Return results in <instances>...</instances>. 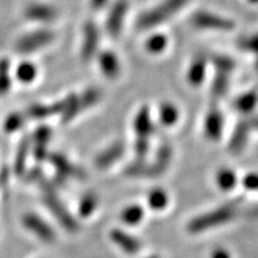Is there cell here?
<instances>
[{
  "instance_id": "11",
  "label": "cell",
  "mask_w": 258,
  "mask_h": 258,
  "mask_svg": "<svg viewBox=\"0 0 258 258\" xmlns=\"http://www.w3.org/2000/svg\"><path fill=\"white\" fill-rule=\"evenodd\" d=\"M51 139V129L47 125H41L35 131L31 139L32 152L37 160H44L48 157V145Z\"/></svg>"
},
{
  "instance_id": "29",
  "label": "cell",
  "mask_w": 258,
  "mask_h": 258,
  "mask_svg": "<svg viewBox=\"0 0 258 258\" xmlns=\"http://www.w3.org/2000/svg\"><path fill=\"white\" fill-rule=\"evenodd\" d=\"M97 203H98V198H97L96 194L93 192L86 194V195L82 199V201H80L79 214L84 218L90 217V215L95 212Z\"/></svg>"
},
{
  "instance_id": "3",
  "label": "cell",
  "mask_w": 258,
  "mask_h": 258,
  "mask_svg": "<svg viewBox=\"0 0 258 258\" xmlns=\"http://www.w3.org/2000/svg\"><path fill=\"white\" fill-rule=\"evenodd\" d=\"M189 0H164L156 8L145 12L138 19V28L140 30L154 28L161 23H165L169 18L175 16L180 9L188 4Z\"/></svg>"
},
{
  "instance_id": "9",
  "label": "cell",
  "mask_w": 258,
  "mask_h": 258,
  "mask_svg": "<svg viewBox=\"0 0 258 258\" xmlns=\"http://www.w3.org/2000/svg\"><path fill=\"white\" fill-rule=\"evenodd\" d=\"M25 18L37 23H50L57 17V10L51 5L47 4H30L24 10Z\"/></svg>"
},
{
  "instance_id": "37",
  "label": "cell",
  "mask_w": 258,
  "mask_h": 258,
  "mask_svg": "<svg viewBox=\"0 0 258 258\" xmlns=\"http://www.w3.org/2000/svg\"><path fill=\"white\" fill-rule=\"evenodd\" d=\"M106 4H108V0H91L90 2V5H91L92 10H95V11L103 9Z\"/></svg>"
},
{
  "instance_id": "31",
  "label": "cell",
  "mask_w": 258,
  "mask_h": 258,
  "mask_svg": "<svg viewBox=\"0 0 258 258\" xmlns=\"http://www.w3.org/2000/svg\"><path fill=\"white\" fill-rule=\"evenodd\" d=\"M228 74L219 73L217 74L212 84V95L215 98H221L228 89Z\"/></svg>"
},
{
  "instance_id": "14",
  "label": "cell",
  "mask_w": 258,
  "mask_h": 258,
  "mask_svg": "<svg viewBox=\"0 0 258 258\" xmlns=\"http://www.w3.org/2000/svg\"><path fill=\"white\" fill-rule=\"evenodd\" d=\"M124 145L122 143H114L104 151H102L95 159V165L98 169H106L115 164L124 153Z\"/></svg>"
},
{
  "instance_id": "41",
  "label": "cell",
  "mask_w": 258,
  "mask_h": 258,
  "mask_svg": "<svg viewBox=\"0 0 258 258\" xmlns=\"http://www.w3.org/2000/svg\"><path fill=\"white\" fill-rule=\"evenodd\" d=\"M250 3H253V4H258V0H249Z\"/></svg>"
},
{
  "instance_id": "1",
  "label": "cell",
  "mask_w": 258,
  "mask_h": 258,
  "mask_svg": "<svg viewBox=\"0 0 258 258\" xmlns=\"http://www.w3.org/2000/svg\"><path fill=\"white\" fill-rule=\"evenodd\" d=\"M238 206H239V199H235L220 206V207L213 209L211 212L194 218L192 220L189 221L188 227H186L188 232L192 234L202 233V232L211 230V228L227 224L237 217Z\"/></svg>"
},
{
  "instance_id": "18",
  "label": "cell",
  "mask_w": 258,
  "mask_h": 258,
  "mask_svg": "<svg viewBox=\"0 0 258 258\" xmlns=\"http://www.w3.org/2000/svg\"><path fill=\"white\" fill-rule=\"evenodd\" d=\"M134 131L138 137L148 138L153 132V123L151 120V114L148 108L144 106L140 109L134 118Z\"/></svg>"
},
{
  "instance_id": "26",
  "label": "cell",
  "mask_w": 258,
  "mask_h": 258,
  "mask_svg": "<svg viewBox=\"0 0 258 258\" xmlns=\"http://www.w3.org/2000/svg\"><path fill=\"white\" fill-rule=\"evenodd\" d=\"M145 215L144 209L138 205L129 206V207L124 208L121 213V220L127 225H137L143 220Z\"/></svg>"
},
{
  "instance_id": "6",
  "label": "cell",
  "mask_w": 258,
  "mask_h": 258,
  "mask_svg": "<svg viewBox=\"0 0 258 258\" xmlns=\"http://www.w3.org/2000/svg\"><path fill=\"white\" fill-rule=\"evenodd\" d=\"M23 225L28 231H30L44 243H53L55 240V232L53 231L50 225H48L43 219L36 214L30 213V214L24 215Z\"/></svg>"
},
{
  "instance_id": "12",
  "label": "cell",
  "mask_w": 258,
  "mask_h": 258,
  "mask_svg": "<svg viewBox=\"0 0 258 258\" xmlns=\"http://www.w3.org/2000/svg\"><path fill=\"white\" fill-rule=\"evenodd\" d=\"M110 239L117 245L123 252L128 254L138 253L141 249V243L137 237H133L132 234L127 233V232L118 230H112L110 232Z\"/></svg>"
},
{
  "instance_id": "39",
  "label": "cell",
  "mask_w": 258,
  "mask_h": 258,
  "mask_svg": "<svg viewBox=\"0 0 258 258\" xmlns=\"http://www.w3.org/2000/svg\"><path fill=\"white\" fill-rule=\"evenodd\" d=\"M212 258H231L230 253L224 249H219L217 251H214L212 254Z\"/></svg>"
},
{
  "instance_id": "32",
  "label": "cell",
  "mask_w": 258,
  "mask_h": 258,
  "mask_svg": "<svg viewBox=\"0 0 258 258\" xmlns=\"http://www.w3.org/2000/svg\"><path fill=\"white\" fill-rule=\"evenodd\" d=\"M167 44V37L164 34H154L146 41V49L152 54L161 53Z\"/></svg>"
},
{
  "instance_id": "21",
  "label": "cell",
  "mask_w": 258,
  "mask_h": 258,
  "mask_svg": "<svg viewBox=\"0 0 258 258\" xmlns=\"http://www.w3.org/2000/svg\"><path fill=\"white\" fill-rule=\"evenodd\" d=\"M171 158H172V150H171V147L169 145H161L159 150L157 151L154 163H152V167L154 170V173H156V177L164 173V171L169 166Z\"/></svg>"
},
{
  "instance_id": "27",
  "label": "cell",
  "mask_w": 258,
  "mask_h": 258,
  "mask_svg": "<svg viewBox=\"0 0 258 258\" xmlns=\"http://www.w3.org/2000/svg\"><path fill=\"white\" fill-rule=\"evenodd\" d=\"M217 183L219 188L227 191V190L234 188L235 183H237V176L230 169H222L219 171L217 175Z\"/></svg>"
},
{
  "instance_id": "40",
  "label": "cell",
  "mask_w": 258,
  "mask_h": 258,
  "mask_svg": "<svg viewBox=\"0 0 258 258\" xmlns=\"http://www.w3.org/2000/svg\"><path fill=\"white\" fill-rule=\"evenodd\" d=\"M249 123H250L251 128H254L258 131V116H254V117L251 118V120L249 121Z\"/></svg>"
},
{
  "instance_id": "33",
  "label": "cell",
  "mask_w": 258,
  "mask_h": 258,
  "mask_svg": "<svg viewBox=\"0 0 258 258\" xmlns=\"http://www.w3.org/2000/svg\"><path fill=\"white\" fill-rule=\"evenodd\" d=\"M212 62L215 66V69L218 70L219 73H225L228 74L234 70L235 62L233 59L226 56V55H213Z\"/></svg>"
},
{
  "instance_id": "35",
  "label": "cell",
  "mask_w": 258,
  "mask_h": 258,
  "mask_svg": "<svg viewBox=\"0 0 258 258\" xmlns=\"http://www.w3.org/2000/svg\"><path fill=\"white\" fill-rule=\"evenodd\" d=\"M135 153H137L138 159L144 160L145 157L148 152V148H150V143H148V138H141L138 137L135 140Z\"/></svg>"
},
{
  "instance_id": "19",
  "label": "cell",
  "mask_w": 258,
  "mask_h": 258,
  "mask_svg": "<svg viewBox=\"0 0 258 258\" xmlns=\"http://www.w3.org/2000/svg\"><path fill=\"white\" fill-rule=\"evenodd\" d=\"M206 69H207V62H206V57L202 55L196 56L190 63V67L186 73V78L188 82L194 86H198L205 80L206 77Z\"/></svg>"
},
{
  "instance_id": "25",
  "label": "cell",
  "mask_w": 258,
  "mask_h": 258,
  "mask_svg": "<svg viewBox=\"0 0 258 258\" xmlns=\"http://www.w3.org/2000/svg\"><path fill=\"white\" fill-rule=\"evenodd\" d=\"M11 62L8 57L0 59V96H4L11 89V77H10Z\"/></svg>"
},
{
  "instance_id": "30",
  "label": "cell",
  "mask_w": 258,
  "mask_h": 258,
  "mask_svg": "<svg viewBox=\"0 0 258 258\" xmlns=\"http://www.w3.org/2000/svg\"><path fill=\"white\" fill-rule=\"evenodd\" d=\"M25 115L19 114V112H12L10 114L4 121V131L8 134L15 133L24 125Z\"/></svg>"
},
{
  "instance_id": "23",
  "label": "cell",
  "mask_w": 258,
  "mask_h": 258,
  "mask_svg": "<svg viewBox=\"0 0 258 258\" xmlns=\"http://www.w3.org/2000/svg\"><path fill=\"white\" fill-rule=\"evenodd\" d=\"M178 109L175 105L171 104V103H164V104H161L159 109V121L164 125H167V127L173 125L177 122V120H178Z\"/></svg>"
},
{
  "instance_id": "16",
  "label": "cell",
  "mask_w": 258,
  "mask_h": 258,
  "mask_svg": "<svg viewBox=\"0 0 258 258\" xmlns=\"http://www.w3.org/2000/svg\"><path fill=\"white\" fill-rule=\"evenodd\" d=\"M250 123L249 121H240L239 123L235 125L233 134L230 140V145L228 148L232 153L237 154L240 153L244 150L245 145L247 143V139H249V132H250Z\"/></svg>"
},
{
  "instance_id": "42",
  "label": "cell",
  "mask_w": 258,
  "mask_h": 258,
  "mask_svg": "<svg viewBox=\"0 0 258 258\" xmlns=\"http://www.w3.org/2000/svg\"><path fill=\"white\" fill-rule=\"evenodd\" d=\"M148 258H160L159 256H150Z\"/></svg>"
},
{
  "instance_id": "10",
  "label": "cell",
  "mask_w": 258,
  "mask_h": 258,
  "mask_svg": "<svg viewBox=\"0 0 258 258\" xmlns=\"http://www.w3.org/2000/svg\"><path fill=\"white\" fill-rule=\"evenodd\" d=\"M99 44V31L93 22H88L84 25V40L82 44V57L90 60L95 55Z\"/></svg>"
},
{
  "instance_id": "28",
  "label": "cell",
  "mask_w": 258,
  "mask_h": 258,
  "mask_svg": "<svg viewBox=\"0 0 258 258\" xmlns=\"http://www.w3.org/2000/svg\"><path fill=\"white\" fill-rule=\"evenodd\" d=\"M167 201H169V198L165 190L163 189H153L148 195V205L154 211H161L165 208Z\"/></svg>"
},
{
  "instance_id": "7",
  "label": "cell",
  "mask_w": 258,
  "mask_h": 258,
  "mask_svg": "<svg viewBox=\"0 0 258 258\" xmlns=\"http://www.w3.org/2000/svg\"><path fill=\"white\" fill-rule=\"evenodd\" d=\"M128 11L127 0H117L111 6L106 19V30L112 37H117L122 30V25Z\"/></svg>"
},
{
  "instance_id": "8",
  "label": "cell",
  "mask_w": 258,
  "mask_h": 258,
  "mask_svg": "<svg viewBox=\"0 0 258 258\" xmlns=\"http://www.w3.org/2000/svg\"><path fill=\"white\" fill-rule=\"evenodd\" d=\"M47 159L49 160L51 165L55 167L56 172L61 177H74V178H84L85 177L84 170L71 163L63 154L57 152L50 153L48 154Z\"/></svg>"
},
{
  "instance_id": "22",
  "label": "cell",
  "mask_w": 258,
  "mask_h": 258,
  "mask_svg": "<svg viewBox=\"0 0 258 258\" xmlns=\"http://www.w3.org/2000/svg\"><path fill=\"white\" fill-rule=\"evenodd\" d=\"M258 103V92L256 90H251L243 93L238 97L234 101V108L241 114H247V112L252 111L254 106Z\"/></svg>"
},
{
  "instance_id": "5",
  "label": "cell",
  "mask_w": 258,
  "mask_h": 258,
  "mask_svg": "<svg viewBox=\"0 0 258 258\" xmlns=\"http://www.w3.org/2000/svg\"><path fill=\"white\" fill-rule=\"evenodd\" d=\"M191 22L196 28L206 29V30L231 31L234 28V23L231 19L211 14V12L207 11H199L194 14Z\"/></svg>"
},
{
  "instance_id": "4",
  "label": "cell",
  "mask_w": 258,
  "mask_h": 258,
  "mask_svg": "<svg viewBox=\"0 0 258 258\" xmlns=\"http://www.w3.org/2000/svg\"><path fill=\"white\" fill-rule=\"evenodd\" d=\"M55 38L53 31L50 30H36L29 32V34L22 36L16 43V51L21 54L34 53L47 44L51 43Z\"/></svg>"
},
{
  "instance_id": "20",
  "label": "cell",
  "mask_w": 258,
  "mask_h": 258,
  "mask_svg": "<svg viewBox=\"0 0 258 258\" xmlns=\"http://www.w3.org/2000/svg\"><path fill=\"white\" fill-rule=\"evenodd\" d=\"M31 148V138L24 137L21 140L18 145L17 153L15 156V164L14 169L17 175H22L25 170V165H27V159L29 156V151Z\"/></svg>"
},
{
  "instance_id": "15",
  "label": "cell",
  "mask_w": 258,
  "mask_h": 258,
  "mask_svg": "<svg viewBox=\"0 0 258 258\" xmlns=\"http://www.w3.org/2000/svg\"><path fill=\"white\" fill-rule=\"evenodd\" d=\"M222 129H224V116L218 109H212L205 120L206 137L213 141L219 140L221 138Z\"/></svg>"
},
{
  "instance_id": "13",
  "label": "cell",
  "mask_w": 258,
  "mask_h": 258,
  "mask_svg": "<svg viewBox=\"0 0 258 258\" xmlns=\"http://www.w3.org/2000/svg\"><path fill=\"white\" fill-rule=\"evenodd\" d=\"M63 99L54 104H31L29 105L25 112V116L32 120H43V118L50 117V116L61 114L63 110Z\"/></svg>"
},
{
  "instance_id": "36",
  "label": "cell",
  "mask_w": 258,
  "mask_h": 258,
  "mask_svg": "<svg viewBox=\"0 0 258 258\" xmlns=\"http://www.w3.org/2000/svg\"><path fill=\"white\" fill-rule=\"evenodd\" d=\"M244 186L249 190H258V173H249L244 177Z\"/></svg>"
},
{
  "instance_id": "38",
  "label": "cell",
  "mask_w": 258,
  "mask_h": 258,
  "mask_svg": "<svg viewBox=\"0 0 258 258\" xmlns=\"http://www.w3.org/2000/svg\"><path fill=\"white\" fill-rule=\"evenodd\" d=\"M9 175H10L9 170L5 169V167L0 171V186L5 185L6 183L9 182Z\"/></svg>"
},
{
  "instance_id": "17",
  "label": "cell",
  "mask_w": 258,
  "mask_h": 258,
  "mask_svg": "<svg viewBox=\"0 0 258 258\" xmlns=\"http://www.w3.org/2000/svg\"><path fill=\"white\" fill-rule=\"evenodd\" d=\"M98 63L103 74H104L105 77H108V78L114 79L120 74V61H118L116 54L112 53V51L104 50L102 51V53H99Z\"/></svg>"
},
{
  "instance_id": "43",
  "label": "cell",
  "mask_w": 258,
  "mask_h": 258,
  "mask_svg": "<svg viewBox=\"0 0 258 258\" xmlns=\"http://www.w3.org/2000/svg\"><path fill=\"white\" fill-rule=\"evenodd\" d=\"M256 69L258 70V57H257V60H256Z\"/></svg>"
},
{
  "instance_id": "24",
  "label": "cell",
  "mask_w": 258,
  "mask_h": 258,
  "mask_svg": "<svg viewBox=\"0 0 258 258\" xmlns=\"http://www.w3.org/2000/svg\"><path fill=\"white\" fill-rule=\"evenodd\" d=\"M36 74L37 69L35 67L34 63L29 62V61L21 62L17 66V70H16V78L24 84L31 83L32 80L36 78Z\"/></svg>"
},
{
  "instance_id": "34",
  "label": "cell",
  "mask_w": 258,
  "mask_h": 258,
  "mask_svg": "<svg viewBox=\"0 0 258 258\" xmlns=\"http://www.w3.org/2000/svg\"><path fill=\"white\" fill-rule=\"evenodd\" d=\"M238 47L241 50L258 54V34H253L250 35V36L239 38L238 40Z\"/></svg>"
},
{
  "instance_id": "2",
  "label": "cell",
  "mask_w": 258,
  "mask_h": 258,
  "mask_svg": "<svg viewBox=\"0 0 258 258\" xmlns=\"http://www.w3.org/2000/svg\"><path fill=\"white\" fill-rule=\"evenodd\" d=\"M37 184L40 185L41 188L44 205L47 206V208L49 209L51 214L57 219L60 225L62 226L63 228H66V231L70 232H76L78 230V224H77L74 218L70 214L69 211H67V208L64 207L63 203L61 202L59 196L56 195L55 188L51 185V183L44 179V177L42 176L41 178L37 180Z\"/></svg>"
}]
</instances>
